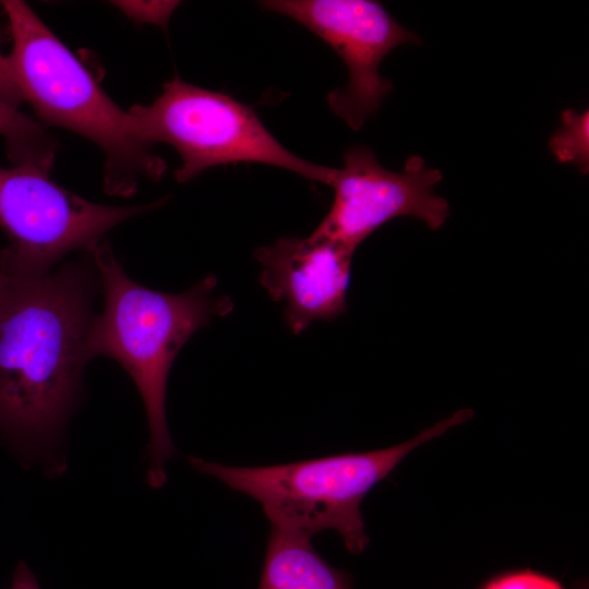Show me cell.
I'll use <instances>...</instances> for the list:
<instances>
[{"label": "cell", "mask_w": 589, "mask_h": 589, "mask_svg": "<svg viewBox=\"0 0 589 589\" xmlns=\"http://www.w3.org/2000/svg\"><path fill=\"white\" fill-rule=\"evenodd\" d=\"M128 115L140 142L147 146L165 143L177 151L182 165L176 179L181 183L211 167L237 163L279 167L326 185L336 170L288 151L252 107L179 76L166 82L151 105H134Z\"/></svg>", "instance_id": "obj_5"}, {"label": "cell", "mask_w": 589, "mask_h": 589, "mask_svg": "<svg viewBox=\"0 0 589 589\" xmlns=\"http://www.w3.org/2000/svg\"><path fill=\"white\" fill-rule=\"evenodd\" d=\"M483 589H563L550 577L532 572H518L495 578Z\"/></svg>", "instance_id": "obj_14"}, {"label": "cell", "mask_w": 589, "mask_h": 589, "mask_svg": "<svg viewBox=\"0 0 589 589\" xmlns=\"http://www.w3.org/2000/svg\"><path fill=\"white\" fill-rule=\"evenodd\" d=\"M91 256L105 303L92 321L86 354L89 360L99 356L116 360L140 392L149 429L146 481L159 489L167 481L165 464L177 452L166 419L170 368L191 336L214 317L229 314L233 303L229 297L214 293V275L184 292L168 293L134 281L104 240Z\"/></svg>", "instance_id": "obj_2"}, {"label": "cell", "mask_w": 589, "mask_h": 589, "mask_svg": "<svg viewBox=\"0 0 589 589\" xmlns=\"http://www.w3.org/2000/svg\"><path fill=\"white\" fill-rule=\"evenodd\" d=\"M442 179V172L420 156H409L397 172L383 167L370 147L352 146L329 183L332 207L311 235L354 253L372 232L397 217H414L438 230L449 216L447 200L434 193Z\"/></svg>", "instance_id": "obj_8"}, {"label": "cell", "mask_w": 589, "mask_h": 589, "mask_svg": "<svg viewBox=\"0 0 589 589\" xmlns=\"http://www.w3.org/2000/svg\"><path fill=\"white\" fill-rule=\"evenodd\" d=\"M100 289L91 253L0 292V437L21 465L59 473V446L82 390Z\"/></svg>", "instance_id": "obj_1"}, {"label": "cell", "mask_w": 589, "mask_h": 589, "mask_svg": "<svg viewBox=\"0 0 589 589\" xmlns=\"http://www.w3.org/2000/svg\"><path fill=\"white\" fill-rule=\"evenodd\" d=\"M8 277L4 275V273L2 272L1 267H0V292L7 281Z\"/></svg>", "instance_id": "obj_17"}, {"label": "cell", "mask_w": 589, "mask_h": 589, "mask_svg": "<svg viewBox=\"0 0 589 589\" xmlns=\"http://www.w3.org/2000/svg\"><path fill=\"white\" fill-rule=\"evenodd\" d=\"M163 201L132 206L98 204L35 167L0 168V229L8 239L0 251V267L11 279L47 274L71 252L91 253L109 230Z\"/></svg>", "instance_id": "obj_6"}, {"label": "cell", "mask_w": 589, "mask_h": 589, "mask_svg": "<svg viewBox=\"0 0 589 589\" xmlns=\"http://www.w3.org/2000/svg\"><path fill=\"white\" fill-rule=\"evenodd\" d=\"M562 127L552 135L549 147L560 163L574 164L582 175L589 170V111L565 109Z\"/></svg>", "instance_id": "obj_12"}, {"label": "cell", "mask_w": 589, "mask_h": 589, "mask_svg": "<svg viewBox=\"0 0 589 589\" xmlns=\"http://www.w3.org/2000/svg\"><path fill=\"white\" fill-rule=\"evenodd\" d=\"M12 39L8 55L23 99L37 117L96 144L105 155L104 190L129 196L141 178L159 180L166 163L133 134L120 108L86 67L21 0L1 2Z\"/></svg>", "instance_id": "obj_3"}, {"label": "cell", "mask_w": 589, "mask_h": 589, "mask_svg": "<svg viewBox=\"0 0 589 589\" xmlns=\"http://www.w3.org/2000/svg\"><path fill=\"white\" fill-rule=\"evenodd\" d=\"M473 417L469 408L423 430L400 444L263 467L226 466L189 456L193 469L256 500L271 526L312 537L335 530L352 554L368 544L360 505L413 449Z\"/></svg>", "instance_id": "obj_4"}, {"label": "cell", "mask_w": 589, "mask_h": 589, "mask_svg": "<svg viewBox=\"0 0 589 589\" xmlns=\"http://www.w3.org/2000/svg\"><path fill=\"white\" fill-rule=\"evenodd\" d=\"M8 589H40V587L26 563L20 561L15 566L12 582Z\"/></svg>", "instance_id": "obj_16"}, {"label": "cell", "mask_w": 589, "mask_h": 589, "mask_svg": "<svg viewBox=\"0 0 589 589\" xmlns=\"http://www.w3.org/2000/svg\"><path fill=\"white\" fill-rule=\"evenodd\" d=\"M257 589H352V578L324 561L310 536L271 526Z\"/></svg>", "instance_id": "obj_10"}, {"label": "cell", "mask_w": 589, "mask_h": 589, "mask_svg": "<svg viewBox=\"0 0 589 589\" xmlns=\"http://www.w3.org/2000/svg\"><path fill=\"white\" fill-rule=\"evenodd\" d=\"M115 5L130 19L166 28L179 1H113Z\"/></svg>", "instance_id": "obj_13"}, {"label": "cell", "mask_w": 589, "mask_h": 589, "mask_svg": "<svg viewBox=\"0 0 589 589\" xmlns=\"http://www.w3.org/2000/svg\"><path fill=\"white\" fill-rule=\"evenodd\" d=\"M0 96L11 105L20 108L24 101L22 93L17 86L8 55L0 50Z\"/></svg>", "instance_id": "obj_15"}, {"label": "cell", "mask_w": 589, "mask_h": 589, "mask_svg": "<svg viewBox=\"0 0 589 589\" xmlns=\"http://www.w3.org/2000/svg\"><path fill=\"white\" fill-rule=\"evenodd\" d=\"M260 5L294 20L339 55L348 82L329 92L327 103L352 130L361 129L393 89V83L378 71L386 55L399 45L421 43L377 1L269 0Z\"/></svg>", "instance_id": "obj_7"}, {"label": "cell", "mask_w": 589, "mask_h": 589, "mask_svg": "<svg viewBox=\"0 0 589 589\" xmlns=\"http://www.w3.org/2000/svg\"><path fill=\"white\" fill-rule=\"evenodd\" d=\"M352 255L344 245L313 235L284 237L254 252L262 266L260 283L284 305L293 334L346 312Z\"/></svg>", "instance_id": "obj_9"}, {"label": "cell", "mask_w": 589, "mask_h": 589, "mask_svg": "<svg viewBox=\"0 0 589 589\" xmlns=\"http://www.w3.org/2000/svg\"><path fill=\"white\" fill-rule=\"evenodd\" d=\"M0 136L13 166H32L48 173L58 144L46 128L0 96Z\"/></svg>", "instance_id": "obj_11"}]
</instances>
